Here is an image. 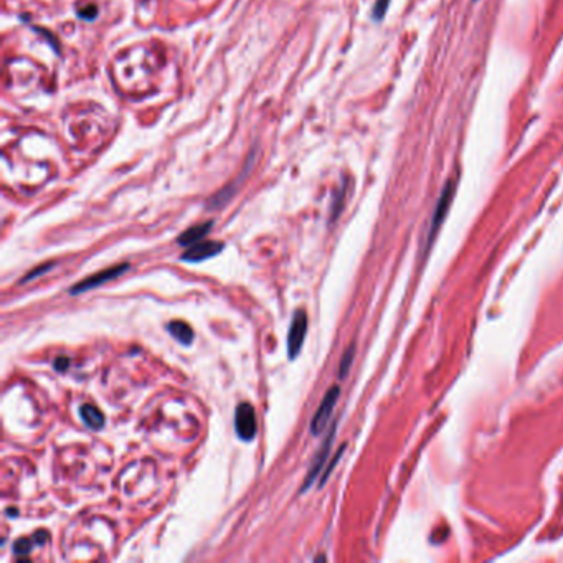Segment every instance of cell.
<instances>
[{
	"instance_id": "6da1fadb",
	"label": "cell",
	"mask_w": 563,
	"mask_h": 563,
	"mask_svg": "<svg viewBox=\"0 0 563 563\" xmlns=\"http://www.w3.org/2000/svg\"><path fill=\"white\" fill-rule=\"evenodd\" d=\"M127 270H129V263L116 264V266H111V268H107V270L99 271L96 273V275L88 276L86 279L80 281V283L73 284L72 288H70L68 293L72 294V296H78V294L88 293L91 291V289H96L99 288V286L111 283V281H114L116 278H119V276H123Z\"/></svg>"
},
{
	"instance_id": "52a82bcc",
	"label": "cell",
	"mask_w": 563,
	"mask_h": 563,
	"mask_svg": "<svg viewBox=\"0 0 563 563\" xmlns=\"http://www.w3.org/2000/svg\"><path fill=\"white\" fill-rule=\"evenodd\" d=\"M223 248H225V245L220 242H198L195 245L189 246L185 253L180 256V259L185 263H200L220 255Z\"/></svg>"
},
{
	"instance_id": "5bb4252c",
	"label": "cell",
	"mask_w": 563,
	"mask_h": 563,
	"mask_svg": "<svg viewBox=\"0 0 563 563\" xmlns=\"http://www.w3.org/2000/svg\"><path fill=\"white\" fill-rule=\"evenodd\" d=\"M343 451H346V445L343 446H341V448H339V451L337 453H335V456L332 458V461H330V465L326 467V471H324V474H322V478H321V484H319V486H324V484L327 482V479H329V476L332 474V471H334V467H335V465H337L339 461H341V456H342V453Z\"/></svg>"
},
{
	"instance_id": "3957f363",
	"label": "cell",
	"mask_w": 563,
	"mask_h": 563,
	"mask_svg": "<svg viewBox=\"0 0 563 563\" xmlns=\"http://www.w3.org/2000/svg\"><path fill=\"white\" fill-rule=\"evenodd\" d=\"M306 334H308V314L306 310L297 309L288 330V357L291 360L301 354Z\"/></svg>"
},
{
	"instance_id": "e0dca14e",
	"label": "cell",
	"mask_w": 563,
	"mask_h": 563,
	"mask_svg": "<svg viewBox=\"0 0 563 563\" xmlns=\"http://www.w3.org/2000/svg\"><path fill=\"white\" fill-rule=\"evenodd\" d=\"M53 367H55L56 372H65L66 368L70 367V359L66 357H58L55 362H53Z\"/></svg>"
},
{
	"instance_id": "ac0fdd59",
	"label": "cell",
	"mask_w": 563,
	"mask_h": 563,
	"mask_svg": "<svg viewBox=\"0 0 563 563\" xmlns=\"http://www.w3.org/2000/svg\"><path fill=\"white\" fill-rule=\"evenodd\" d=\"M473 2H478V0H473Z\"/></svg>"
},
{
	"instance_id": "277c9868",
	"label": "cell",
	"mask_w": 563,
	"mask_h": 563,
	"mask_svg": "<svg viewBox=\"0 0 563 563\" xmlns=\"http://www.w3.org/2000/svg\"><path fill=\"white\" fill-rule=\"evenodd\" d=\"M339 395H341V388H339L337 385H334V387L324 395L321 405H319L317 412L314 413L312 421H310V433H312L314 436L324 432L327 423H329L330 416H332L334 407H335V403H337Z\"/></svg>"
},
{
	"instance_id": "2e32d148",
	"label": "cell",
	"mask_w": 563,
	"mask_h": 563,
	"mask_svg": "<svg viewBox=\"0 0 563 563\" xmlns=\"http://www.w3.org/2000/svg\"><path fill=\"white\" fill-rule=\"evenodd\" d=\"M98 15V7L96 6H85L78 8V17L83 20H93L96 19Z\"/></svg>"
},
{
	"instance_id": "7c38bea8",
	"label": "cell",
	"mask_w": 563,
	"mask_h": 563,
	"mask_svg": "<svg viewBox=\"0 0 563 563\" xmlns=\"http://www.w3.org/2000/svg\"><path fill=\"white\" fill-rule=\"evenodd\" d=\"M33 545H35V540L27 539V537H22V539H17L14 542V552L19 557H27L28 553L32 552Z\"/></svg>"
},
{
	"instance_id": "ba28073f",
	"label": "cell",
	"mask_w": 563,
	"mask_h": 563,
	"mask_svg": "<svg viewBox=\"0 0 563 563\" xmlns=\"http://www.w3.org/2000/svg\"><path fill=\"white\" fill-rule=\"evenodd\" d=\"M213 229V222H204L198 223V225L190 226L189 230H185L184 233H180V237L177 238V243L180 246H192L195 243L202 242L206 235L210 233V230Z\"/></svg>"
},
{
	"instance_id": "7a4b0ae2",
	"label": "cell",
	"mask_w": 563,
	"mask_h": 563,
	"mask_svg": "<svg viewBox=\"0 0 563 563\" xmlns=\"http://www.w3.org/2000/svg\"><path fill=\"white\" fill-rule=\"evenodd\" d=\"M235 432L242 441L250 443L255 440L258 432V421H256L255 407L248 401L240 403L235 410Z\"/></svg>"
},
{
	"instance_id": "8992f818",
	"label": "cell",
	"mask_w": 563,
	"mask_h": 563,
	"mask_svg": "<svg viewBox=\"0 0 563 563\" xmlns=\"http://www.w3.org/2000/svg\"><path fill=\"white\" fill-rule=\"evenodd\" d=\"M454 182L449 180L448 184L445 185V189H443L441 195H440V200H438L436 204V209H434V213H433V218H432V225H429V233H428V245L429 246L433 243L434 237L438 235V230H440V226L443 225V222H445L446 215L449 212V206H451V202H453L454 198Z\"/></svg>"
},
{
	"instance_id": "9a60e30c",
	"label": "cell",
	"mask_w": 563,
	"mask_h": 563,
	"mask_svg": "<svg viewBox=\"0 0 563 563\" xmlns=\"http://www.w3.org/2000/svg\"><path fill=\"white\" fill-rule=\"evenodd\" d=\"M388 3H390V0H376L374 6V10H372V17H374V20L383 19L385 14H387Z\"/></svg>"
},
{
	"instance_id": "30bf717a",
	"label": "cell",
	"mask_w": 563,
	"mask_h": 563,
	"mask_svg": "<svg viewBox=\"0 0 563 563\" xmlns=\"http://www.w3.org/2000/svg\"><path fill=\"white\" fill-rule=\"evenodd\" d=\"M167 330L177 342L182 343V346H190V343L193 342V329L187 324V322L182 321L169 322Z\"/></svg>"
},
{
	"instance_id": "5b68a950",
	"label": "cell",
	"mask_w": 563,
	"mask_h": 563,
	"mask_svg": "<svg viewBox=\"0 0 563 563\" xmlns=\"http://www.w3.org/2000/svg\"><path fill=\"white\" fill-rule=\"evenodd\" d=\"M335 428H337V423L332 425V428H330L329 433H327L324 443H322L321 449L317 451L316 458H314L312 465H310V467H309V473H308V476H306L304 482H302L301 492L309 491V487L312 486L314 481H316L317 476L322 473V467H324L327 458L330 456V449H332V443H334V438H335Z\"/></svg>"
},
{
	"instance_id": "9c48e42d",
	"label": "cell",
	"mask_w": 563,
	"mask_h": 563,
	"mask_svg": "<svg viewBox=\"0 0 563 563\" xmlns=\"http://www.w3.org/2000/svg\"><path fill=\"white\" fill-rule=\"evenodd\" d=\"M80 416L83 423L88 426V428L94 429V432H99V429L105 428L106 425L105 415H103L101 410L94 407V405H83L80 408Z\"/></svg>"
},
{
	"instance_id": "8fae6325",
	"label": "cell",
	"mask_w": 563,
	"mask_h": 563,
	"mask_svg": "<svg viewBox=\"0 0 563 563\" xmlns=\"http://www.w3.org/2000/svg\"><path fill=\"white\" fill-rule=\"evenodd\" d=\"M355 357V343H350V347L343 352L341 363H339V379H346L347 374H349L352 362H354Z\"/></svg>"
},
{
	"instance_id": "4fadbf2b",
	"label": "cell",
	"mask_w": 563,
	"mask_h": 563,
	"mask_svg": "<svg viewBox=\"0 0 563 563\" xmlns=\"http://www.w3.org/2000/svg\"><path fill=\"white\" fill-rule=\"evenodd\" d=\"M55 266V264L53 263H45V264H41V266H39V268H35V270H32L30 273H28V275H25L22 279L19 281V284H25V283H30V281H33V279H36L39 278V276H41V275H45V273L47 271H50L52 270V268Z\"/></svg>"
}]
</instances>
